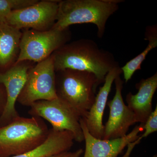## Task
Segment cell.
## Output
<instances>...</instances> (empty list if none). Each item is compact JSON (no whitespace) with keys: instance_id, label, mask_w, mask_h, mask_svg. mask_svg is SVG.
Returning <instances> with one entry per match:
<instances>
[{"instance_id":"6da1fadb","label":"cell","mask_w":157,"mask_h":157,"mask_svg":"<svg viewBox=\"0 0 157 157\" xmlns=\"http://www.w3.org/2000/svg\"><path fill=\"white\" fill-rule=\"evenodd\" d=\"M56 72L65 69L86 71L104 83L108 72L119 67L113 55L99 48L94 41L81 39L67 43L52 54Z\"/></svg>"},{"instance_id":"7a4b0ae2","label":"cell","mask_w":157,"mask_h":157,"mask_svg":"<svg viewBox=\"0 0 157 157\" xmlns=\"http://www.w3.org/2000/svg\"><path fill=\"white\" fill-rule=\"evenodd\" d=\"M121 0H64L59 3L56 22L52 28L63 30L70 25L91 23L98 28V38L104 36L109 17L118 10Z\"/></svg>"},{"instance_id":"3957f363","label":"cell","mask_w":157,"mask_h":157,"mask_svg":"<svg viewBox=\"0 0 157 157\" xmlns=\"http://www.w3.org/2000/svg\"><path fill=\"white\" fill-rule=\"evenodd\" d=\"M49 133L41 118L19 116L0 127V157L23 154L43 143Z\"/></svg>"},{"instance_id":"277c9868","label":"cell","mask_w":157,"mask_h":157,"mask_svg":"<svg viewBox=\"0 0 157 157\" xmlns=\"http://www.w3.org/2000/svg\"><path fill=\"white\" fill-rule=\"evenodd\" d=\"M56 84L57 97L85 118L100 85L95 76L86 71L65 69L56 72Z\"/></svg>"},{"instance_id":"5b68a950","label":"cell","mask_w":157,"mask_h":157,"mask_svg":"<svg viewBox=\"0 0 157 157\" xmlns=\"http://www.w3.org/2000/svg\"><path fill=\"white\" fill-rule=\"evenodd\" d=\"M71 38L69 28L63 30L53 28L45 31L26 30L22 33L16 63L24 61L42 62L67 43Z\"/></svg>"},{"instance_id":"8992f818","label":"cell","mask_w":157,"mask_h":157,"mask_svg":"<svg viewBox=\"0 0 157 157\" xmlns=\"http://www.w3.org/2000/svg\"><path fill=\"white\" fill-rule=\"evenodd\" d=\"M57 97L56 71L51 55L29 70L17 102L24 106L30 107L37 101H50Z\"/></svg>"},{"instance_id":"52a82bcc","label":"cell","mask_w":157,"mask_h":157,"mask_svg":"<svg viewBox=\"0 0 157 157\" xmlns=\"http://www.w3.org/2000/svg\"><path fill=\"white\" fill-rule=\"evenodd\" d=\"M30 107L29 113L32 117L48 121L55 131L71 132L76 142L84 141L79 122L81 117L73 107L60 98L57 97L50 101H37Z\"/></svg>"},{"instance_id":"ba28073f","label":"cell","mask_w":157,"mask_h":157,"mask_svg":"<svg viewBox=\"0 0 157 157\" xmlns=\"http://www.w3.org/2000/svg\"><path fill=\"white\" fill-rule=\"evenodd\" d=\"M59 1H39L33 6L12 11L5 23L20 30L22 29L48 30L56 22Z\"/></svg>"},{"instance_id":"9c48e42d","label":"cell","mask_w":157,"mask_h":157,"mask_svg":"<svg viewBox=\"0 0 157 157\" xmlns=\"http://www.w3.org/2000/svg\"><path fill=\"white\" fill-rule=\"evenodd\" d=\"M115 85V95L111 101L107 102L109 107V118L104 126V140H111L124 137L129 128L136 123L135 114L125 104L122 90L124 81L121 75L114 81Z\"/></svg>"},{"instance_id":"30bf717a","label":"cell","mask_w":157,"mask_h":157,"mask_svg":"<svg viewBox=\"0 0 157 157\" xmlns=\"http://www.w3.org/2000/svg\"><path fill=\"white\" fill-rule=\"evenodd\" d=\"M33 62L24 61L15 64L4 73H0V84L6 90L7 100L5 109L0 115V127L4 126L19 116L15 104L26 80Z\"/></svg>"},{"instance_id":"8fae6325","label":"cell","mask_w":157,"mask_h":157,"mask_svg":"<svg viewBox=\"0 0 157 157\" xmlns=\"http://www.w3.org/2000/svg\"><path fill=\"white\" fill-rule=\"evenodd\" d=\"M79 122L85 141L83 157H117L129 143L138 138L139 132L144 130V124H140L124 137L104 140L96 138L90 134L82 118H80Z\"/></svg>"},{"instance_id":"7c38bea8","label":"cell","mask_w":157,"mask_h":157,"mask_svg":"<svg viewBox=\"0 0 157 157\" xmlns=\"http://www.w3.org/2000/svg\"><path fill=\"white\" fill-rule=\"evenodd\" d=\"M122 73L120 67L112 69L105 77L104 85L96 94L94 102L84 120L89 132L98 139H103L104 126L103 124L104 109L113 82Z\"/></svg>"},{"instance_id":"4fadbf2b","label":"cell","mask_w":157,"mask_h":157,"mask_svg":"<svg viewBox=\"0 0 157 157\" xmlns=\"http://www.w3.org/2000/svg\"><path fill=\"white\" fill-rule=\"evenodd\" d=\"M138 92L133 95L129 93L126 101L129 108L135 114L136 123L144 124L153 111V98L157 88V73L141 79L136 84Z\"/></svg>"},{"instance_id":"5bb4252c","label":"cell","mask_w":157,"mask_h":157,"mask_svg":"<svg viewBox=\"0 0 157 157\" xmlns=\"http://www.w3.org/2000/svg\"><path fill=\"white\" fill-rule=\"evenodd\" d=\"M22 33L20 30L0 23V73H4L17 63Z\"/></svg>"},{"instance_id":"9a60e30c","label":"cell","mask_w":157,"mask_h":157,"mask_svg":"<svg viewBox=\"0 0 157 157\" xmlns=\"http://www.w3.org/2000/svg\"><path fill=\"white\" fill-rule=\"evenodd\" d=\"M74 138L68 131L49 130L45 141L36 148L23 154L11 157H47L63 152L69 151L73 146Z\"/></svg>"},{"instance_id":"2e32d148","label":"cell","mask_w":157,"mask_h":157,"mask_svg":"<svg viewBox=\"0 0 157 157\" xmlns=\"http://www.w3.org/2000/svg\"><path fill=\"white\" fill-rule=\"evenodd\" d=\"M144 39L148 41L145 49L140 54L129 61L122 67H121L125 82L132 78L134 73L137 70H141V65L146 59L149 52L157 46V25L147 27L144 34Z\"/></svg>"},{"instance_id":"e0dca14e","label":"cell","mask_w":157,"mask_h":157,"mask_svg":"<svg viewBox=\"0 0 157 157\" xmlns=\"http://www.w3.org/2000/svg\"><path fill=\"white\" fill-rule=\"evenodd\" d=\"M39 0H0V23H4L12 11L33 6Z\"/></svg>"},{"instance_id":"ac0fdd59","label":"cell","mask_w":157,"mask_h":157,"mask_svg":"<svg viewBox=\"0 0 157 157\" xmlns=\"http://www.w3.org/2000/svg\"><path fill=\"white\" fill-rule=\"evenodd\" d=\"M144 132L133 142L129 143L127 145V149L125 153L122 157H130L134 147L140 143V140L143 137H146L150 134L157 131V106H156L155 110L152 112L148 117L146 122L144 123Z\"/></svg>"},{"instance_id":"d6986e66","label":"cell","mask_w":157,"mask_h":157,"mask_svg":"<svg viewBox=\"0 0 157 157\" xmlns=\"http://www.w3.org/2000/svg\"><path fill=\"white\" fill-rule=\"evenodd\" d=\"M83 153V150L80 148L76 151L63 152L57 154L52 155L47 157H80Z\"/></svg>"},{"instance_id":"ffe728a7","label":"cell","mask_w":157,"mask_h":157,"mask_svg":"<svg viewBox=\"0 0 157 157\" xmlns=\"http://www.w3.org/2000/svg\"><path fill=\"white\" fill-rule=\"evenodd\" d=\"M7 100L6 90L4 86L0 84V115L2 114L5 109Z\"/></svg>"},{"instance_id":"44dd1931","label":"cell","mask_w":157,"mask_h":157,"mask_svg":"<svg viewBox=\"0 0 157 157\" xmlns=\"http://www.w3.org/2000/svg\"><path fill=\"white\" fill-rule=\"evenodd\" d=\"M157 157V154L154 155L152 157Z\"/></svg>"}]
</instances>
